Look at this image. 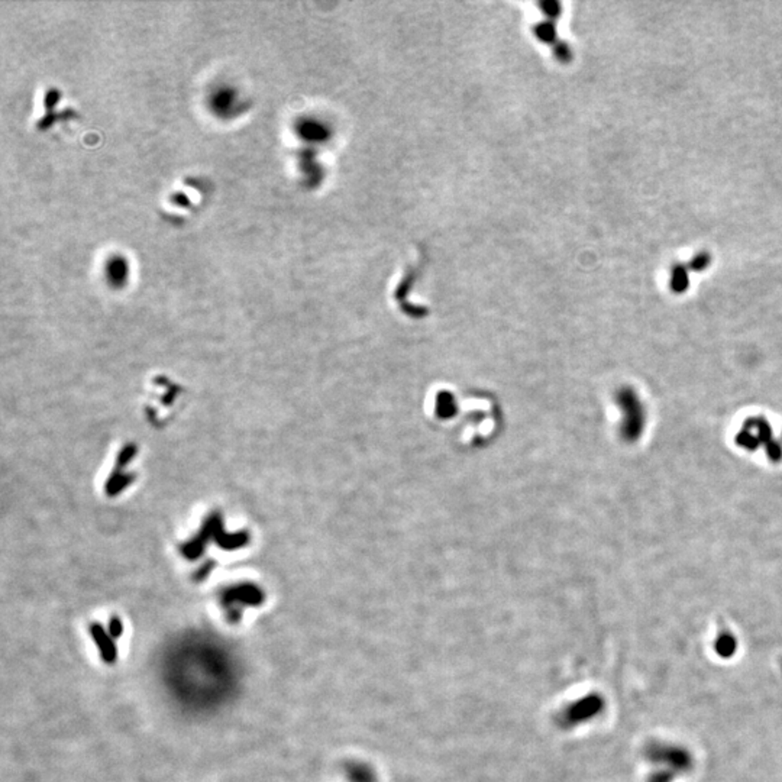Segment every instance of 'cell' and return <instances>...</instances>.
<instances>
[{
    "instance_id": "obj_10",
    "label": "cell",
    "mask_w": 782,
    "mask_h": 782,
    "mask_svg": "<svg viewBox=\"0 0 782 782\" xmlns=\"http://www.w3.org/2000/svg\"><path fill=\"white\" fill-rule=\"evenodd\" d=\"M107 632L111 633V636H112L115 640H118V639L122 636V633H123V624H122V620H120L118 616H113V617L111 619V621H109Z\"/></svg>"
},
{
    "instance_id": "obj_9",
    "label": "cell",
    "mask_w": 782,
    "mask_h": 782,
    "mask_svg": "<svg viewBox=\"0 0 782 782\" xmlns=\"http://www.w3.org/2000/svg\"><path fill=\"white\" fill-rule=\"evenodd\" d=\"M766 448V455L768 458L774 462H778L782 460V445L774 439H771L768 444L765 445Z\"/></svg>"
},
{
    "instance_id": "obj_4",
    "label": "cell",
    "mask_w": 782,
    "mask_h": 782,
    "mask_svg": "<svg viewBox=\"0 0 782 782\" xmlns=\"http://www.w3.org/2000/svg\"><path fill=\"white\" fill-rule=\"evenodd\" d=\"M89 632L99 649L102 661L107 665H113L118 660V648L115 644V639L100 623H91L89 626Z\"/></svg>"
},
{
    "instance_id": "obj_7",
    "label": "cell",
    "mask_w": 782,
    "mask_h": 782,
    "mask_svg": "<svg viewBox=\"0 0 782 782\" xmlns=\"http://www.w3.org/2000/svg\"><path fill=\"white\" fill-rule=\"evenodd\" d=\"M134 475L128 474V475H120V474H113L111 478L107 481V494L109 495H115L119 494L125 487L129 486V484L134 481Z\"/></svg>"
},
{
    "instance_id": "obj_6",
    "label": "cell",
    "mask_w": 782,
    "mask_h": 782,
    "mask_svg": "<svg viewBox=\"0 0 782 782\" xmlns=\"http://www.w3.org/2000/svg\"><path fill=\"white\" fill-rule=\"evenodd\" d=\"M216 542L219 543V546L224 547V549H237L239 546H244L248 542V535L246 531H239L237 535H219L216 538Z\"/></svg>"
},
{
    "instance_id": "obj_11",
    "label": "cell",
    "mask_w": 782,
    "mask_h": 782,
    "mask_svg": "<svg viewBox=\"0 0 782 782\" xmlns=\"http://www.w3.org/2000/svg\"><path fill=\"white\" fill-rule=\"evenodd\" d=\"M135 452H136V448L134 445L125 446L123 451L119 453V457H118V466L122 468V466L127 465L135 457Z\"/></svg>"
},
{
    "instance_id": "obj_3",
    "label": "cell",
    "mask_w": 782,
    "mask_h": 782,
    "mask_svg": "<svg viewBox=\"0 0 782 782\" xmlns=\"http://www.w3.org/2000/svg\"><path fill=\"white\" fill-rule=\"evenodd\" d=\"M738 444L745 449L755 451L761 445H766L772 439V432L768 421L762 417H754L746 421L745 428L738 435Z\"/></svg>"
},
{
    "instance_id": "obj_1",
    "label": "cell",
    "mask_w": 782,
    "mask_h": 782,
    "mask_svg": "<svg viewBox=\"0 0 782 782\" xmlns=\"http://www.w3.org/2000/svg\"><path fill=\"white\" fill-rule=\"evenodd\" d=\"M617 403L623 412L621 432L623 437L629 442L639 439L645 428V410L635 391L629 387L621 388L617 393Z\"/></svg>"
},
{
    "instance_id": "obj_5",
    "label": "cell",
    "mask_w": 782,
    "mask_h": 782,
    "mask_svg": "<svg viewBox=\"0 0 782 782\" xmlns=\"http://www.w3.org/2000/svg\"><path fill=\"white\" fill-rule=\"evenodd\" d=\"M688 286H690L688 269L682 264H675L671 270V280H669L671 290L677 294H682L688 290Z\"/></svg>"
},
{
    "instance_id": "obj_2",
    "label": "cell",
    "mask_w": 782,
    "mask_h": 782,
    "mask_svg": "<svg viewBox=\"0 0 782 782\" xmlns=\"http://www.w3.org/2000/svg\"><path fill=\"white\" fill-rule=\"evenodd\" d=\"M264 592L254 584H239L228 588L222 594V606L230 623H238L246 607H257L264 603Z\"/></svg>"
},
{
    "instance_id": "obj_8",
    "label": "cell",
    "mask_w": 782,
    "mask_h": 782,
    "mask_svg": "<svg viewBox=\"0 0 782 782\" xmlns=\"http://www.w3.org/2000/svg\"><path fill=\"white\" fill-rule=\"evenodd\" d=\"M710 262H711V255L709 253H698L697 255H694L691 258L690 264H688V269L695 271V273H700V271L706 270L710 265Z\"/></svg>"
}]
</instances>
